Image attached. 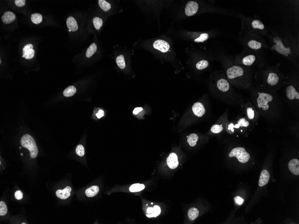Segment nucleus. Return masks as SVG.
<instances>
[{
    "label": "nucleus",
    "instance_id": "nucleus-1",
    "mask_svg": "<svg viewBox=\"0 0 299 224\" xmlns=\"http://www.w3.org/2000/svg\"><path fill=\"white\" fill-rule=\"evenodd\" d=\"M21 145L22 147L27 148L30 152L31 158L37 157L38 153V148L34 139L28 134L23 135L21 140Z\"/></svg>",
    "mask_w": 299,
    "mask_h": 224
},
{
    "label": "nucleus",
    "instance_id": "nucleus-2",
    "mask_svg": "<svg viewBox=\"0 0 299 224\" xmlns=\"http://www.w3.org/2000/svg\"><path fill=\"white\" fill-rule=\"evenodd\" d=\"M229 157H236L240 163L248 162L250 159V155L243 147H237L232 150L229 154Z\"/></svg>",
    "mask_w": 299,
    "mask_h": 224
},
{
    "label": "nucleus",
    "instance_id": "nucleus-3",
    "mask_svg": "<svg viewBox=\"0 0 299 224\" xmlns=\"http://www.w3.org/2000/svg\"><path fill=\"white\" fill-rule=\"evenodd\" d=\"M274 42L275 44L273 45L271 47L272 50L276 51L280 54L286 56H287L291 54V49L289 48H286L284 46L280 38L279 37H275L274 39Z\"/></svg>",
    "mask_w": 299,
    "mask_h": 224
},
{
    "label": "nucleus",
    "instance_id": "nucleus-4",
    "mask_svg": "<svg viewBox=\"0 0 299 224\" xmlns=\"http://www.w3.org/2000/svg\"><path fill=\"white\" fill-rule=\"evenodd\" d=\"M273 99L272 96L270 94L265 93H259L258 97L257 98L258 107L259 108H262L263 110H267L269 108L268 103L272 101Z\"/></svg>",
    "mask_w": 299,
    "mask_h": 224
},
{
    "label": "nucleus",
    "instance_id": "nucleus-5",
    "mask_svg": "<svg viewBox=\"0 0 299 224\" xmlns=\"http://www.w3.org/2000/svg\"><path fill=\"white\" fill-rule=\"evenodd\" d=\"M244 74V70L241 67L234 66L227 69V77L229 79H233L236 77L241 76Z\"/></svg>",
    "mask_w": 299,
    "mask_h": 224
},
{
    "label": "nucleus",
    "instance_id": "nucleus-6",
    "mask_svg": "<svg viewBox=\"0 0 299 224\" xmlns=\"http://www.w3.org/2000/svg\"><path fill=\"white\" fill-rule=\"evenodd\" d=\"M154 48L161 51L162 53H166L170 48V45L168 42L162 40H156L153 43Z\"/></svg>",
    "mask_w": 299,
    "mask_h": 224
},
{
    "label": "nucleus",
    "instance_id": "nucleus-7",
    "mask_svg": "<svg viewBox=\"0 0 299 224\" xmlns=\"http://www.w3.org/2000/svg\"><path fill=\"white\" fill-rule=\"evenodd\" d=\"M199 6L195 1H189L185 8V13L188 16H192L198 12Z\"/></svg>",
    "mask_w": 299,
    "mask_h": 224
},
{
    "label": "nucleus",
    "instance_id": "nucleus-8",
    "mask_svg": "<svg viewBox=\"0 0 299 224\" xmlns=\"http://www.w3.org/2000/svg\"><path fill=\"white\" fill-rule=\"evenodd\" d=\"M33 48V45L32 44H28L25 45L22 49L23 55L22 57L28 60L33 58L35 53V51Z\"/></svg>",
    "mask_w": 299,
    "mask_h": 224
},
{
    "label": "nucleus",
    "instance_id": "nucleus-9",
    "mask_svg": "<svg viewBox=\"0 0 299 224\" xmlns=\"http://www.w3.org/2000/svg\"><path fill=\"white\" fill-rule=\"evenodd\" d=\"M192 110L194 115L199 117L203 116L206 112L203 105L200 102L195 103L193 106Z\"/></svg>",
    "mask_w": 299,
    "mask_h": 224
},
{
    "label": "nucleus",
    "instance_id": "nucleus-10",
    "mask_svg": "<svg viewBox=\"0 0 299 224\" xmlns=\"http://www.w3.org/2000/svg\"><path fill=\"white\" fill-rule=\"evenodd\" d=\"M167 165L171 169H175L179 165L178 157L177 154L174 152H172L169 154L167 159Z\"/></svg>",
    "mask_w": 299,
    "mask_h": 224
},
{
    "label": "nucleus",
    "instance_id": "nucleus-11",
    "mask_svg": "<svg viewBox=\"0 0 299 224\" xmlns=\"http://www.w3.org/2000/svg\"><path fill=\"white\" fill-rule=\"evenodd\" d=\"M290 171L295 176L299 175V161L297 159H292L288 163Z\"/></svg>",
    "mask_w": 299,
    "mask_h": 224
},
{
    "label": "nucleus",
    "instance_id": "nucleus-12",
    "mask_svg": "<svg viewBox=\"0 0 299 224\" xmlns=\"http://www.w3.org/2000/svg\"><path fill=\"white\" fill-rule=\"evenodd\" d=\"M270 178V173L266 170H264L261 171L259 180V186L261 187L264 186L268 184Z\"/></svg>",
    "mask_w": 299,
    "mask_h": 224
},
{
    "label": "nucleus",
    "instance_id": "nucleus-13",
    "mask_svg": "<svg viewBox=\"0 0 299 224\" xmlns=\"http://www.w3.org/2000/svg\"><path fill=\"white\" fill-rule=\"evenodd\" d=\"M71 188L70 186H67L63 190H58L56 191V196L61 199H67L70 196Z\"/></svg>",
    "mask_w": 299,
    "mask_h": 224
},
{
    "label": "nucleus",
    "instance_id": "nucleus-14",
    "mask_svg": "<svg viewBox=\"0 0 299 224\" xmlns=\"http://www.w3.org/2000/svg\"><path fill=\"white\" fill-rule=\"evenodd\" d=\"M287 96L290 100L299 99V93L296 91L294 87L292 85H290L287 87L286 90Z\"/></svg>",
    "mask_w": 299,
    "mask_h": 224
},
{
    "label": "nucleus",
    "instance_id": "nucleus-15",
    "mask_svg": "<svg viewBox=\"0 0 299 224\" xmlns=\"http://www.w3.org/2000/svg\"><path fill=\"white\" fill-rule=\"evenodd\" d=\"M16 16L13 12L10 11L5 12L1 16V21L5 24H9L15 20Z\"/></svg>",
    "mask_w": 299,
    "mask_h": 224
},
{
    "label": "nucleus",
    "instance_id": "nucleus-16",
    "mask_svg": "<svg viewBox=\"0 0 299 224\" xmlns=\"http://www.w3.org/2000/svg\"><path fill=\"white\" fill-rule=\"evenodd\" d=\"M66 25L71 31L75 32L78 30V25L75 19L72 16H70L66 20Z\"/></svg>",
    "mask_w": 299,
    "mask_h": 224
},
{
    "label": "nucleus",
    "instance_id": "nucleus-17",
    "mask_svg": "<svg viewBox=\"0 0 299 224\" xmlns=\"http://www.w3.org/2000/svg\"><path fill=\"white\" fill-rule=\"evenodd\" d=\"M217 85L218 88L222 92H227L230 88L229 83L225 79H221L219 80Z\"/></svg>",
    "mask_w": 299,
    "mask_h": 224
},
{
    "label": "nucleus",
    "instance_id": "nucleus-18",
    "mask_svg": "<svg viewBox=\"0 0 299 224\" xmlns=\"http://www.w3.org/2000/svg\"><path fill=\"white\" fill-rule=\"evenodd\" d=\"M99 191V189L97 186H92L89 187L85 191V194L88 197H92L97 195Z\"/></svg>",
    "mask_w": 299,
    "mask_h": 224
},
{
    "label": "nucleus",
    "instance_id": "nucleus-19",
    "mask_svg": "<svg viewBox=\"0 0 299 224\" xmlns=\"http://www.w3.org/2000/svg\"><path fill=\"white\" fill-rule=\"evenodd\" d=\"M279 81V76L277 74L274 73H271L269 74L267 78V83L271 86H274L278 83Z\"/></svg>",
    "mask_w": 299,
    "mask_h": 224
},
{
    "label": "nucleus",
    "instance_id": "nucleus-20",
    "mask_svg": "<svg viewBox=\"0 0 299 224\" xmlns=\"http://www.w3.org/2000/svg\"><path fill=\"white\" fill-rule=\"evenodd\" d=\"M256 60V57L253 55H250L246 56L244 57L242 60V63L244 65L246 66H250L252 64H253V63L255 62Z\"/></svg>",
    "mask_w": 299,
    "mask_h": 224
},
{
    "label": "nucleus",
    "instance_id": "nucleus-21",
    "mask_svg": "<svg viewBox=\"0 0 299 224\" xmlns=\"http://www.w3.org/2000/svg\"><path fill=\"white\" fill-rule=\"evenodd\" d=\"M76 88L73 85H70L66 88L63 92L64 96L66 97L72 96L76 92Z\"/></svg>",
    "mask_w": 299,
    "mask_h": 224
},
{
    "label": "nucleus",
    "instance_id": "nucleus-22",
    "mask_svg": "<svg viewBox=\"0 0 299 224\" xmlns=\"http://www.w3.org/2000/svg\"><path fill=\"white\" fill-rule=\"evenodd\" d=\"M198 140V135L195 134V133H192L188 137L187 142L190 145V146L194 147L197 144Z\"/></svg>",
    "mask_w": 299,
    "mask_h": 224
},
{
    "label": "nucleus",
    "instance_id": "nucleus-23",
    "mask_svg": "<svg viewBox=\"0 0 299 224\" xmlns=\"http://www.w3.org/2000/svg\"><path fill=\"white\" fill-rule=\"evenodd\" d=\"M198 210L195 208H192L188 211V215L189 219L191 220H194L196 219L199 215Z\"/></svg>",
    "mask_w": 299,
    "mask_h": 224
},
{
    "label": "nucleus",
    "instance_id": "nucleus-24",
    "mask_svg": "<svg viewBox=\"0 0 299 224\" xmlns=\"http://www.w3.org/2000/svg\"><path fill=\"white\" fill-rule=\"evenodd\" d=\"M97 49V47L96 43H91V45L88 48L87 51H86V56L88 58L91 57L96 53Z\"/></svg>",
    "mask_w": 299,
    "mask_h": 224
},
{
    "label": "nucleus",
    "instance_id": "nucleus-25",
    "mask_svg": "<svg viewBox=\"0 0 299 224\" xmlns=\"http://www.w3.org/2000/svg\"><path fill=\"white\" fill-rule=\"evenodd\" d=\"M145 187V186L144 184H134L130 186L129 190L132 192H138L143 190Z\"/></svg>",
    "mask_w": 299,
    "mask_h": 224
},
{
    "label": "nucleus",
    "instance_id": "nucleus-26",
    "mask_svg": "<svg viewBox=\"0 0 299 224\" xmlns=\"http://www.w3.org/2000/svg\"><path fill=\"white\" fill-rule=\"evenodd\" d=\"M31 20L32 22L34 24H40L42 22L43 17L41 14L35 13L31 15Z\"/></svg>",
    "mask_w": 299,
    "mask_h": 224
},
{
    "label": "nucleus",
    "instance_id": "nucleus-27",
    "mask_svg": "<svg viewBox=\"0 0 299 224\" xmlns=\"http://www.w3.org/2000/svg\"><path fill=\"white\" fill-rule=\"evenodd\" d=\"M98 5L105 12H107L111 8V4L105 0H99Z\"/></svg>",
    "mask_w": 299,
    "mask_h": 224
},
{
    "label": "nucleus",
    "instance_id": "nucleus-28",
    "mask_svg": "<svg viewBox=\"0 0 299 224\" xmlns=\"http://www.w3.org/2000/svg\"><path fill=\"white\" fill-rule=\"evenodd\" d=\"M248 46L252 49L258 50L261 48L262 44L259 42L255 40H251L248 42Z\"/></svg>",
    "mask_w": 299,
    "mask_h": 224
},
{
    "label": "nucleus",
    "instance_id": "nucleus-29",
    "mask_svg": "<svg viewBox=\"0 0 299 224\" xmlns=\"http://www.w3.org/2000/svg\"><path fill=\"white\" fill-rule=\"evenodd\" d=\"M116 63L120 69H123L125 67V61L124 56L122 55L119 56L117 57Z\"/></svg>",
    "mask_w": 299,
    "mask_h": 224
},
{
    "label": "nucleus",
    "instance_id": "nucleus-30",
    "mask_svg": "<svg viewBox=\"0 0 299 224\" xmlns=\"http://www.w3.org/2000/svg\"><path fill=\"white\" fill-rule=\"evenodd\" d=\"M93 23L96 29L98 30L102 27L103 21L101 18L96 17L93 19Z\"/></svg>",
    "mask_w": 299,
    "mask_h": 224
},
{
    "label": "nucleus",
    "instance_id": "nucleus-31",
    "mask_svg": "<svg viewBox=\"0 0 299 224\" xmlns=\"http://www.w3.org/2000/svg\"><path fill=\"white\" fill-rule=\"evenodd\" d=\"M252 27L253 28L256 29L263 30L264 29V25L261 21L258 20H254L252 22Z\"/></svg>",
    "mask_w": 299,
    "mask_h": 224
},
{
    "label": "nucleus",
    "instance_id": "nucleus-32",
    "mask_svg": "<svg viewBox=\"0 0 299 224\" xmlns=\"http://www.w3.org/2000/svg\"><path fill=\"white\" fill-rule=\"evenodd\" d=\"M154 211L151 214H147L146 215L148 217H156L159 215L161 213V209L159 206L155 205L154 207Z\"/></svg>",
    "mask_w": 299,
    "mask_h": 224
},
{
    "label": "nucleus",
    "instance_id": "nucleus-33",
    "mask_svg": "<svg viewBox=\"0 0 299 224\" xmlns=\"http://www.w3.org/2000/svg\"><path fill=\"white\" fill-rule=\"evenodd\" d=\"M209 65V62L206 60H202L196 64V68L199 70H202L207 68Z\"/></svg>",
    "mask_w": 299,
    "mask_h": 224
},
{
    "label": "nucleus",
    "instance_id": "nucleus-34",
    "mask_svg": "<svg viewBox=\"0 0 299 224\" xmlns=\"http://www.w3.org/2000/svg\"><path fill=\"white\" fill-rule=\"evenodd\" d=\"M7 212V205L3 201L0 202V216H5Z\"/></svg>",
    "mask_w": 299,
    "mask_h": 224
},
{
    "label": "nucleus",
    "instance_id": "nucleus-35",
    "mask_svg": "<svg viewBox=\"0 0 299 224\" xmlns=\"http://www.w3.org/2000/svg\"><path fill=\"white\" fill-rule=\"evenodd\" d=\"M76 152L77 155L79 157H83L85 154V150L83 146L82 145H77L76 148Z\"/></svg>",
    "mask_w": 299,
    "mask_h": 224
},
{
    "label": "nucleus",
    "instance_id": "nucleus-36",
    "mask_svg": "<svg viewBox=\"0 0 299 224\" xmlns=\"http://www.w3.org/2000/svg\"><path fill=\"white\" fill-rule=\"evenodd\" d=\"M223 130V128L221 125L215 124L213 125L211 128V131L214 133H219Z\"/></svg>",
    "mask_w": 299,
    "mask_h": 224
},
{
    "label": "nucleus",
    "instance_id": "nucleus-37",
    "mask_svg": "<svg viewBox=\"0 0 299 224\" xmlns=\"http://www.w3.org/2000/svg\"><path fill=\"white\" fill-rule=\"evenodd\" d=\"M208 38H209L208 34L207 33H203V34H201L200 37L195 39L194 40V42L198 43L203 42L207 40Z\"/></svg>",
    "mask_w": 299,
    "mask_h": 224
},
{
    "label": "nucleus",
    "instance_id": "nucleus-38",
    "mask_svg": "<svg viewBox=\"0 0 299 224\" xmlns=\"http://www.w3.org/2000/svg\"><path fill=\"white\" fill-rule=\"evenodd\" d=\"M247 113L248 119H253L254 117V111L252 109V108H248L247 109Z\"/></svg>",
    "mask_w": 299,
    "mask_h": 224
},
{
    "label": "nucleus",
    "instance_id": "nucleus-39",
    "mask_svg": "<svg viewBox=\"0 0 299 224\" xmlns=\"http://www.w3.org/2000/svg\"><path fill=\"white\" fill-rule=\"evenodd\" d=\"M238 124L240 126H243V127H247L250 124H249L248 122L245 119L242 118L240 119L239 120L238 122Z\"/></svg>",
    "mask_w": 299,
    "mask_h": 224
},
{
    "label": "nucleus",
    "instance_id": "nucleus-40",
    "mask_svg": "<svg viewBox=\"0 0 299 224\" xmlns=\"http://www.w3.org/2000/svg\"><path fill=\"white\" fill-rule=\"evenodd\" d=\"M25 2L26 1L25 0H15L14 1L16 6L19 7H24L25 5Z\"/></svg>",
    "mask_w": 299,
    "mask_h": 224
},
{
    "label": "nucleus",
    "instance_id": "nucleus-41",
    "mask_svg": "<svg viewBox=\"0 0 299 224\" xmlns=\"http://www.w3.org/2000/svg\"><path fill=\"white\" fill-rule=\"evenodd\" d=\"M235 203L238 205H241L244 203V200L243 198L240 197H236L234 198Z\"/></svg>",
    "mask_w": 299,
    "mask_h": 224
},
{
    "label": "nucleus",
    "instance_id": "nucleus-42",
    "mask_svg": "<svg viewBox=\"0 0 299 224\" xmlns=\"http://www.w3.org/2000/svg\"><path fill=\"white\" fill-rule=\"evenodd\" d=\"M15 197L18 200H20L23 198V194L21 191H17L15 192Z\"/></svg>",
    "mask_w": 299,
    "mask_h": 224
},
{
    "label": "nucleus",
    "instance_id": "nucleus-43",
    "mask_svg": "<svg viewBox=\"0 0 299 224\" xmlns=\"http://www.w3.org/2000/svg\"><path fill=\"white\" fill-rule=\"evenodd\" d=\"M104 116V111L102 110H99L98 113L96 114V116L98 118L100 119Z\"/></svg>",
    "mask_w": 299,
    "mask_h": 224
},
{
    "label": "nucleus",
    "instance_id": "nucleus-44",
    "mask_svg": "<svg viewBox=\"0 0 299 224\" xmlns=\"http://www.w3.org/2000/svg\"><path fill=\"white\" fill-rule=\"evenodd\" d=\"M143 110V108H140V107H139V108H135L134 109V110L133 111V114H134V115H137V114H138L139 112H141V111H142Z\"/></svg>",
    "mask_w": 299,
    "mask_h": 224
},
{
    "label": "nucleus",
    "instance_id": "nucleus-45",
    "mask_svg": "<svg viewBox=\"0 0 299 224\" xmlns=\"http://www.w3.org/2000/svg\"><path fill=\"white\" fill-rule=\"evenodd\" d=\"M153 211H154V208H152V207H150V208H148L147 209V210H146V212L148 214H151V213L153 212Z\"/></svg>",
    "mask_w": 299,
    "mask_h": 224
},
{
    "label": "nucleus",
    "instance_id": "nucleus-46",
    "mask_svg": "<svg viewBox=\"0 0 299 224\" xmlns=\"http://www.w3.org/2000/svg\"><path fill=\"white\" fill-rule=\"evenodd\" d=\"M234 128V125H233V124H231L228 126V129L229 130H232V131L234 132V129H233V128Z\"/></svg>",
    "mask_w": 299,
    "mask_h": 224
},
{
    "label": "nucleus",
    "instance_id": "nucleus-47",
    "mask_svg": "<svg viewBox=\"0 0 299 224\" xmlns=\"http://www.w3.org/2000/svg\"><path fill=\"white\" fill-rule=\"evenodd\" d=\"M240 127V126L238 124H236V125L234 126V128H236V129H238Z\"/></svg>",
    "mask_w": 299,
    "mask_h": 224
},
{
    "label": "nucleus",
    "instance_id": "nucleus-48",
    "mask_svg": "<svg viewBox=\"0 0 299 224\" xmlns=\"http://www.w3.org/2000/svg\"><path fill=\"white\" fill-rule=\"evenodd\" d=\"M22 224H26V223H22Z\"/></svg>",
    "mask_w": 299,
    "mask_h": 224
}]
</instances>
